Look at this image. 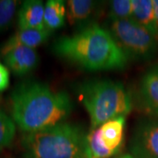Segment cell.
Instances as JSON below:
<instances>
[{
  "instance_id": "cell-1",
  "label": "cell",
  "mask_w": 158,
  "mask_h": 158,
  "mask_svg": "<svg viewBox=\"0 0 158 158\" xmlns=\"http://www.w3.org/2000/svg\"><path fill=\"white\" fill-rule=\"evenodd\" d=\"M11 118L24 134H30L66 122L73 102L66 91H56L46 84L26 81L10 95Z\"/></svg>"
},
{
  "instance_id": "cell-2",
  "label": "cell",
  "mask_w": 158,
  "mask_h": 158,
  "mask_svg": "<svg viewBox=\"0 0 158 158\" xmlns=\"http://www.w3.org/2000/svg\"><path fill=\"white\" fill-rule=\"evenodd\" d=\"M57 56L90 70H120L128 59L106 27L93 23L72 35L61 36L52 45Z\"/></svg>"
},
{
  "instance_id": "cell-3",
  "label": "cell",
  "mask_w": 158,
  "mask_h": 158,
  "mask_svg": "<svg viewBox=\"0 0 158 158\" xmlns=\"http://www.w3.org/2000/svg\"><path fill=\"white\" fill-rule=\"evenodd\" d=\"M80 102L90 118V130L118 117H127L134 98L124 85L110 79L85 80L76 86Z\"/></svg>"
},
{
  "instance_id": "cell-4",
  "label": "cell",
  "mask_w": 158,
  "mask_h": 158,
  "mask_svg": "<svg viewBox=\"0 0 158 158\" xmlns=\"http://www.w3.org/2000/svg\"><path fill=\"white\" fill-rule=\"evenodd\" d=\"M86 135L82 127L67 121L24 134L22 158H85Z\"/></svg>"
},
{
  "instance_id": "cell-5",
  "label": "cell",
  "mask_w": 158,
  "mask_h": 158,
  "mask_svg": "<svg viewBox=\"0 0 158 158\" xmlns=\"http://www.w3.org/2000/svg\"><path fill=\"white\" fill-rule=\"evenodd\" d=\"M106 28L128 61L148 62L157 54V39L132 18L109 20Z\"/></svg>"
},
{
  "instance_id": "cell-6",
  "label": "cell",
  "mask_w": 158,
  "mask_h": 158,
  "mask_svg": "<svg viewBox=\"0 0 158 158\" xmlns=\"http://www.w3.org/2000/svg\"><path fill=\"white\" fill-rule=\"evenodd\" d=\"M126 117L111 119L87 133L85 158H111L117 156L124 145Z\"/></svg>"
},
{
  "instance_id": "cell-7",
  "label": "cell",
  "mask_w": 158,
  "mask_h": 158,
  "mask_svg": "<svg viewBox=\"0 0 158 158\" xmlns=\"http://www.w3.org/2000/svg\"><path fill=\"white\" fill-rule=\"evenodd\" d=\"M129 150L135 158H158V118H145L136 125Z\"/></svg>"
},
{
  "instance_id": "cell-8",
  "label": "cell",
  "mask_w": 158,
  "mask_h": 158,
  "mask_svg": "<svg viewBox=\"0 0 158 158\" xmlns=\"http://www.w3.org/2000/svg\"><path fill=\"white\" fill-rule=\"evenodd\" d=\"M137 108L149 118H158V64L142 75L135 96Z\"/></svg>"
},
{
  "instance_id": "cell-9",
  "label": "cell",
  "mask_w": 158,
  "mask_h": 158,
  "mask_svg": "<svg viewBox=\"0 0 158 158\" xmlns=\"http://www.w3.org/2000/svg\"><path fill=\"white\" fill-rule=\"evenodd\" d=\"M6 66L19 77L32 72L39 63V55L34 48L18 47L3 56Z\"/></svg>"
},
{
  "instance_id": "cell-10",
  "label": "cell",
  "mask_w": 158,
  "mask_h": 158,
  "mask_svg": "<svg viewBox=\"0 0 158 158\" xmlns=\"http://www.w3.org/2000/svg\"><path fill=\"white\" fill-rule=\"evenodd\" d=\"M66 6L69 23L81 29L93 24L92 20L100 11L101 3L93 0H69Z\"/></svg>"
},
{
  "instance_id": "cell-11",
  "label": "cell",
  "mask_w": 158,
  "mask_h": 158,
  "mask_svg": "<svg viewBox=\"0 0 158 158\" xmlns=\"http://www.w3.org/2000/svg\"><path fill=\"white\" fill-rule=\"evenodd\" d=\"M52 32L48 29H19L0 47V56L18 47L36 48L45 43L51 36Z\"/></svg>"
},
{
  "instance_id": "cell-12",
  "label": "cell",
  "mask_w": 158,
  "mask_h": 158,
  "mask_svg": "<svg viewBox=\"0 0 158 158\" xmlns=\"http://www.w3.org/2000/svg\"><path fill=\"white\" fill-rule=\"evenodd\" d=\"M44 7L40 0H26L18 11L19 29H45Z\"/></svg>"
},
{
  "instance_id": "cell-13",
  "label": "cell",
  "mask_w": 158,
  "mask_h": 158,
  "mask_svg": "<svg viewBox=\"0 0 158 158\" xmlns=\"http://www.w3.org/2000/svg\"><path fill=\"white\" fill-rule=\"evenodd\" d=\"M132 19L150 32L158 40V30L155 20L152 0H132Z\"/></svg>"
},
{
  "instance_id": "cell-14",
  "label": "cell",
  "mask_w": 158,
  "mask_h": 158,
  "mask_svg": "<svg viewBox=\"0 0 158 158\" xmlns=\"http://www.w3.org/2000/svg\"><path fill=\"white\" fill-rule=\"evenodd\" d=\"M67 19V6L63 0H48L44 7V26L50 32L61 28Z\"/></svg>"
},
{
  "instance_id": "cell-15",
  "label": "cell",
  "mask_w": 158,
  "mask_h": 158,
  "mask_svg": "<svg viewBox=\"0 0 158 158\" xmlns=\"http://www.w3.org/2000/svg\"><path fill=\"white\" fill-rule=\"evenodd\" d=\"M16 134V124L11 117L0 109V152L9 147Z\"/></svg>"
},
{
  "instance_id": "cell-16",
  "label": "cell",
  "mask_w": 158,
  "mask_h": 158,
  "mask_svg": "<svg viewBox=\"0 0 158 158\" xmlns=\"http://www.w3.org/2000/svg\"><path fill=\"white\" fill-rule=\"evenodd\" d=\"M133 5L132 0H113L109 4V20L127 19L132 18Z\"/></svg>"
},
{
  "instance_id": "cell-17",
  "label": "cell",
  "mask_w": 158,
  "mask_h": 158,
  "mask_svg": "<svg viewBox=\"0 0 158 158\" xmlns=\"http://www.w3.org/2000/svg\"><path fill=\"white\" fill-rule=\"evenodd\" d=\"M15 0H0V34L10 27L17 11Z\"/></svg>"
},
{
  "instance_id": "cell-18",
  "label": "cell",
  "mask_w": 158,
  "mask_h": 158,
  "mask_svg": "<svg viewBox=\"0 0 158 158\" xmlns=\"http://www.w3.org/2000/svg\"><path fill=\"white\" fill-rule=\"evenodd\" d=\"M10 85V70L0 62V93L5 91Z\"/></svg>"
},
{
  "instance_id": "cell-19",
  "label": "cell",
  "mask_w": 158,
  "mask_h": 158,
  "mask_svg": "<svg viewBox=\"0 0 158 158\" xmlns=\"http://www.w3.org/2000/svg\"><path fill=\"white\" fill-rule=\"evenodd\" d=\"M153 8H154V14H155V20L156 24V27L158 30V0H152Z\"/></svg>"
},
{
  "instance_id": "cell-20",
  "label": "cell",
  "mask_w": 158,
  "mask_h": 158,
  "mask_svg": "<svg viewBox=\"0 0 158 158\" xmlns=\"http://www.w3.org/2000/svg\"><path fill=\"white\" fill-rule=\"evenodd\" d=\"M115 158H135V156H133L131 154H125V155H122V156H117Z\"/></svg>"
}]
</instances>
